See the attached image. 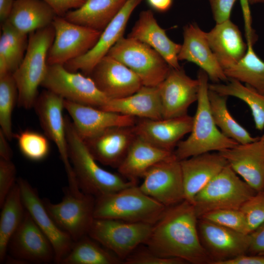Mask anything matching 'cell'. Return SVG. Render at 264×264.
Segmentation results:
<instances>
[{
  "mask_svg": "<svg viewBox=\"0 0 264 264\" xmlns=\"http://www.w3.org/2000/svg\"><path fill=\"white\" fill-rule=\"evenodd\" d=\"M226 84H209V89L225 96H233L245 102L251 110L256 129H264V94L250 86L243 85L234 79H229Z\"/></svg>",
  "mask_w": 264,
  "mask_h": 264,
  "instance_id": "35",
  "label": "cell"
},
{
  "mask_svg": "<svg viewBox=\"0 0 264 264\" xmlns=\"http://www.w3.org/2000/svg\"><path fill=\"white\" fill-rule=\"evenodd\" d=\"M151 46L165 60L172 68L178 69V54L181 44L175 43L158 24L150 10L140 12L138 19L128 36Z\"/></svg>",
  "mask_w": 264,
  "mask_h": 264,
  "instance_id": "26",
  "label": "cell"
},
{
  "mask_svg": "<svg viewBox=\"0 0 264 264\" xmlns=\"http://www.w3.org/2000/svg\"><path fill=\"white\" fill-rule=\"evenodd\" d=\"M15 0H0V19L2 23L9 18Z\"/></svg>",
  "mask_w": 264,
  "mask_h": 264,
  "instance_id": "50",
  "label": "cell"
},
{
  "mask_svg": "<svg viewBox=\"0 0 264 264\" xmlns=\"http://www.w3.org/2000/svg\"><path fill=\"white\" fill-rule=\"evenodd\" d=\"M250 4H255L260 2H264V0H249Z\"/></svg>",
  "mask_w": 264,
  "mask_h": 264,
  "instance_id": "51",
  "label": "cell"
},
{
  "mask_svg": "<svg viewBox=\"0 0 264 264\" xmlns=\"http://www.w3.org/2000/svg\"><path fill=\"white\" fill-rule=\"evenodd\" d=\"M166 208L134 184L95 198L94 218L154 224Z\"/></svg>",
  "mask_w": 264,
  "mask_h": 264,
  "instance_id": "5",
  "label": "cell"
},
{
  "mask_svg": "<svg viewBox=\"0 0 264 264\" xmlns=\"http://www.w3.org/2000/svg\"><path fill=\"white\" fill-rule=\"evenodd\" d=\"M174 156V152L160 149L136 135L117 170L126 179L137 182L153 165Z\"/></svg>",
  "mask_w": 264,
  "mask_h": 264,
  "instance_id": "29",
  "label": "cell"
},
{
  "mask_svg": "<svg viewBox=\"0 0 264 264\" xmlns=\"http://www.w3.org/2000/svg\"><path fill=\"white\" fill-rule=\"evenodd\" d=\"M8 250L12 258L22 264L55 262V252L50 242L26 209L21 224L9 241Z\"/></svg>",
  "mask_w": 264,
  "mask_h": 264,
  "instance_id": "14",
  "label": "cell"
},
{
  "mask_svg": "<svg viewBox=\"0 0 264 264\" xmlns=\"http://www.w3.org/2000/svg\"><path fill=\"white\" fill-rule=\"evenodd\" d=\"M193 116L188 114L161 119L141 118L133 126L135 134L155 146L174 152L182 137L190 133Z\"/></svg>",
  "mask_w": 264,
  "mask_h": 264,
  "instance_id": "22",
  "label": "cell"
},
{
  "mask_svg": "<svg viewBox=\"0 0 264 264\" xmlns=\"http://www.w3.org/2000/svg\"><path fill=\"white\" fill-rule=\"evenodd\" d=\"M89 76L110 99L130 96L143 86L140 78L134 72L107 55L96 64Z\"/></svg>",
  "mask_w": 264,
  "mask_h": 264,
  "instance_id": "19",
  "label": "cell"
},
{
  "mask_svg": "<svg viewBox=\"0 0 264 264\" xmlns=\"http://www.w3.org/2000/svg\"><path fill=\"white\" fill-rule=\"evenodd\" d=\"M198 230L200 242L213 261L212 264L247 254L249 234H244L199 218Z\"/></svg>",
  "mask_w": 264,
  "mask_h": 264,
  "instance_id": "15",
  "label": "cell"
},
{
  "mask_svg": "<svg viewBox=\"0 0 264 264\" xmlns=\"http://www.w3.org/2000/svg\"><path fill=\"white\" fill-rule=\"evenodd\" d=\"M56 16L43 0H15L7 20L18 30L28 34L52 24Z\"/></svg>",
  "mask_w": 264,
  "mask_h": 264,
  "instance_id": "31",
  "label": "cell"
},
{
  "mask_svg": "<svg viewBox=\"0 0 264 264\" xmlns=\"http://www.w3.org/2000/svg\"><path fill=\"white\" fill-rule=\"evenodd\" d=\"M17 182L26 210L50 242L55 252V262L60 264L71 250L74 242L49 215L37 190L22 177L17 179Z\"/></svg>",
  "mask_w": 264,
  "mask_h": 264,
  "instance_id": "16",
  "label": "cell"
},
{
  "mask_svg": "<svg viewBox=\"0 0 264 264\" xmlns=\"http://www.w3.org/2000/svg\"><path fill=\"white\" fill-rule=\"evenodd\" d=\"M157 87L163 119L187 114L189 107L197 101L198 81L188 76L181 67H171L165 79Z\"/></svg>",
  "mask_w": 264,
  "mask_h": 264,
  "instance_id": "17",
  "label": "cell"
},
{
  "mask_svg": "<svg viewBox=\"0 0 264 264\" xmlns=\"http://www.w3.org/2000/svg\"><path fill=\"white\" fill-rule=\"evenodd\" d=\"M216 23L230 20L231 11L236 0H209Z\"/></svg>",
  "mask_w": 264,
  "mask_h": 264,
  "instance_id": "44",
  "label": "cell"
},
{
  "mask_svg": "<svg viewBox=\"0 0 264 264\" xmlns=\"http://www.w3.org/2000/svg\"><path fill=\"white\" fill-rule=\"evenodd\" d=\"M240 209L246 218L250 233L264 222V189L247 199Z\"/></svg>",
  "mask_w": 264,
  "mask_h": 264,
  "instance_id": "41",
  "label": "cell"
},
{
  "mask_svg": "<svg viewBox=\"0 0 264 264\" xmlns=\"http://www.w3.org/2000/svg\"><path fill=\"white\" fill-rule=\"evenodd\" d=\"M198 220L193 204L185 199L166 207L144 244L162 257L178 258L193 264H212L200 242Z\"/></svg>",
  "mask_w": 264,
  "mask_h": 264,
  "instance_id": "1",
  "label": "cell"
},
{
  "mask_svg": "<svg viewBox=\"0 0 264 264\" xmlns=\"http://www.w3.org/2000/svg\"><path fill=\"white\" fill-rule=\"evenodd\" d=\"M205 35L211 49L224 70L238 63L246 53L247 44L239 27L230 20L216 23Z\"/></svg>",
  "mask_w": 264,
  "mask_h": 264,
  "instance_id": "27",
  "label": "cell"
},
{
  "mask_svg": "<svg viewBox=\"0 0 264 264\" xmlns=\"http://www.w3.org/2000/svg\"><path fill=\"white\" fill-rule=\"evenodd\" d=\"M16 169L11 160L0 158V208L15 184Z\"/></svg>",
  "mask_w": 264,
  "mask_h": 264,
  "instance_id": "43",
  "label": "cell"
},
{
  "mask_svg": "<svg viewBox=\"0 0 264 264\" xmlns=\"http://www.w3.org/2000/svg\"><path fill=\"white\" fill-rule=\"evenodd\" d=\"M41 86L64 99L100 108L110 99L90 77L67 70L63 65H48Z\"/></svg>",
  "mask_w": 264,
  "mask_h": 264,
  "instance_id": "10",
  "label": "cell"
},
{
  "mask_svg": "<svg viewBox=\"0 0 264 264\" xmlns=\"http://www.w3.org/2000/svg\"><path fill=\"white\" fill-rule=\"evenodd\" d=\"M18 146L27 158L33 161L44 159L49 152V145L47 138L42 134L30 130L21 132L15 134Z\"/></svg>",
  "mask_w": 264,
  "mask_h": 264,
  "instance_id": "38",
  "label": "cell"
},
{
  "mask_svg": "<svg viewBox=\"0 0 264 264\" xmlns=\"http://www.w3.org/2000/svg\"><path fill=\"white\" fill-rule=\"evenodd\" d=\"M232 170L257 192L264 189V144L259 139L219 152Z\"/></svg>",
  "mask_w": 264,
  "mask_h": 264,
  "instance_id": "24",
  "label": "cell"
},
{
  "mask_svg": "<svg viewBox=\"0 0 264 264\" xmlns=\"http://www.w3.org/2000/svg\"><path fill=\"white\" fill-rule=\"evenodd\" d=\"M52 24L30 33L24 56L12 74L18 88V105L25 109L34 107L38 89L47 72V58L53 42Z\"/></svg>",
  "mask_w": 264,
  "mask_h": 264,
  "instance_id": "4",
  "label": "cell"
},
{
  "mask_svg": "<svg viewBox=\"0 0 264 264\" xmlns=\"http://www.w3.org/2000/svg\"><path fill=\"white\" fill-rule=\"evenodd\" d=\"M0 263L6 258L9 241L21 224L25 212L19 186L17 182L0 208Z\"/></svg>",
  "mask_w": 264,
  "mask_h": 264,
  "instance_id": "32",
  "label": "cell"
},
{
  "mask_svg": "<svg viewBox=\"0 0 264 264\" xmlns=\"http://www.w3.org/2000/svg\"><path fill=\"white\" fill-rule=\"evenodd\" d=\"M259 140L263 143L264 144V133L259 137Z\"/></svg>",
  "mask_w": 264,
  "mask_h": 264,
  "instance_id": "52",
  "label": "cell"
},
{
  "mask_svg": "<svg viewBox=\"0 0 264 264\" xmlns=\"http://www.w3.org/2000/svg\"><path fill=\"white\" fill-rule=\"evenodd\" d=\"M64 99L46 89L38 96L34 105L46 136L56 145L66 173L68 187L79 189L69 160L65 117L63 115Z\"/></svg>",
  "mask_w": 264,
  "mask_h": 264,
  "instance_id": "12",
  "label": "cell"
},
{
  "mask_svg": "<svg viewBox=\"0 0 264 264\" xmlns=\"http://www.w3.org/2000/svg\"><path fill=\"white\" fill-rule=\"evenodd\" d=\"M208 98L210 110L214 122L226 136L239 144L254 142L260 137H253L232 116L227 106V97L209 89Z\"/></svg>",
  "mask_w": 264,
  "mask_h": 264,
  "instance_id": "34",
  "label": "cell"
},
{
  "mask_svg": "<svg viewBox=\"0 0 264 264\" xmlns=\"http://www.w3.org/2000/svg\"><path fill=\"white\" fill-rule=\"evenodd\" d=\"M246 37L247 48L245 55L238 63L224 71L228 79L244 83L264 94V62L253 48L255 36L247 34Z\"/></svg>",
  "mask_w": 264,
  "mask_h": 264,
  "instance_id": "33",
  "label": "cell"
},
{
  "mask_svg": "<svg viewBox=\"0 0 264 264\" xmlns=\"http://www.w3.org/2000/svg\"><path fill=\"white\" fill-rule=\"evenodd\" d=\"M102 110L134 117L162 119L158 87L143 86L134 93L121 98L110 99Z\"/></svg>",
  "mask_w": 264,
  "mask_h": 264,
  "instance_id": "28",
  "label": "cell"
},
{
  "mask_svg": "<svg viewBox=\"0 0 264 264\" xmlns=\"http://www.w3.org/2000/svg\"><path fill=\"white\" fill-rule=\"evenodd\" d=\"M64 109L69 113L74 129L83 139L89 138L114 126H133L136 117L107 111L66 99Z\"/></svg>",
  "mask_w": 264,
  "mask_h": 264,
  "instance_id": "20",
  "label": "cell"
},
{
  "mask_svg": "<svg viewBox=\"0 0 264 264\" xmlns=\"http://www.w3.org/2000/svg\"><path fill=\"white\" fill-rule=\"evenodd\" d=\"M146 1L152 9L160 12H165L169 10L173 2V0H146Z\"/></svg>",
  "mask_w": 264,
  "mask_h": 264,
  "instance_id": "49",
  "label": "cell"
},
{
  "mask_svg": "<svg viewBox=\"0 0 264 264\" xmlns=\"http://www.w3.org/2000/svg\"><path fill=\"white\" fill-rule=\"evenodd\" d=\"M208 79L207 73L199 69L198 104L192 129L190 135L180 141L174 151L179 161L212 151L219 152L239 144L223 134L214 122L209 105Z\"/></svg>",
  "mask_w": 264,
  "mask_h": 264,
  "instance_id": "3",
  "label": "cell"
},
{
  "mask_svg": "<svg viewBox=\"0 0 264 264\" xmlns=\"http://www.w3.org/2000/svg\"><path fill=\"white\" fill-rule=\"evenodd\" d=\"M136 136L133 126H114L83 140L97 161L117 169Z\"/></svg>",
  "mask_w": 264,
  "mask_h": 264,
  "instance_id": "21",
  "label": "cell"
},
{
  "mask_svg": "<svg viewBox=\"0 0 264 264\" xmlns=\"http://www.w3.org/2000/svg\"><path fill=\"white\" fill-rule=\"evenodd\" d=\"M143 178L141 191L165 207L185 199L181 166L175 155L153 165Z\"/></svg>",
  "mask_w": 264,
  "mask_h": 264,
  "instance_id": "13",
  "label": "cell"
},
{
  "mask_svg": "<svg viewBox=\"0 0 264 264\" xmlns=\"http://www.w3.org/2000/svg\"><path fill=\"white\" fill-rule=\"evenodd\" d=\"M61 201L54 203L43 199L45 209L58 226L76 242L88 235L94 219L95 198L68 187L64 188Z\"/></svg>",
  "mask_w": 264,
  "mask_h": 264,
  "instance_id": "8",
  "label": "cell"
},
{
  "mask_svg": "<svg viewBox=\"0 0 264 264\" xmlns=\"http://www.w3.org/2000/svg\"><path fill=\"white\" fill-rule=\"evenodd\" d=\"M177 57L178 61L186 60L196 64L214 83L229 80L209 46L205 32L195 23L184 27L183 43Z\"/></svg>",
  "mask_w": 264,
  "mask_h": 264,
  "instance_id": "23",
  "label": "cell"
},
{
  "mask_svg": "<svg viewBox=\"0 0 264 264\" xmlns=\"http://www.w3.org/2000/svg\"><path fill=\"white\" fill-rule=\"evenodd\" d=\"M179 161L185 199L192 204L196 195L228 164L219 152L205 153Z\"/></svg>",
  "mask_w": 264,
  "mask_h": 264,
  "instance_id": "25",
  "label": "cell"
},
{
  "mask_svg": "<svg viewBox=\"0 0 264 264\" xmlns=\"http://www.w3.org/2000/svg\"><path fill=\"white\" fill-rule=\"evenodd\" d=\"M127 0H87L80 7L67 12L68 21L102 32Z\"/></svg>",
  "mask_w": 264,
  "mask_h": 264,
  "instance_id": "30",
  "label": "cell"
},
{
  "mask_svg": "<svg viewBox=\"0 0 264 264\" xmlns=\"http://www.w3.org/2000/svg\"><path fill=\"white\" fill-rule=\"evenodd\" d=\"M257 192L227 164L195 196L193 205L198 219L220 209H240Z\"/></svg>",
  "mask_w": 264,
  "mask_h": 264,
  "instance_id": "6",
  "label": "cell"
},
{
  "mask_svg": "<svg viewBox=\"0 0 264 264\" xmlns=\"http://www.w3.org/2000/svg\"><path fill=\"white\" fill-rule=\"evenodd\" d=\"M18 100V88L12 74L0 77V130L8 140L14 137L12 114Z\"/></svg>",
  "mask_w": 264,
  "mask_h": 264,
  "instance_id": "37",
  "label": "cell"
},
{
  "mask_svg": "<svg viewBox=\"0 0 264 264\" xmlns=\"http://www.w3.org/2000/svg\"><path fill=\"white\" fill-rule=\"evenodd\" d=\"M1 35L6 40L14 72L21 64L27 49V34L18 30L7 20L2 23Z\"/></svg>",
  "mask_w": 264,
  "mask_h": 264,
  "instance_id": "39",
  "label": "cell"
},
{
  "mask_svg": "<svg viewBox=\"0 0 264 264\" xmlns=\"http://www.w3.org/2000/svg\"><path fill=\"white\" fill-rule=\"evenodd\" d=\"M137 247L124 261L125 264H184V260L175 257H162L147 247Z\"/></svg>",
  "mask_w": 264,
  "mask_h": 264,
  "instance_id": "42",
  "label": "cell"
},
{
  "mask_svg": "<svg viewBox=\"0 0 264 264\" xmlns=\"http://www.w3.org/2000/svg\"><path fill=\"white\" fill-rule=\"evenodd\" d=\"M52 25L55 37L48 53V65H64L85 55L96 44L102 33L58 16L55 17Z\"/></svg>",
  "mask_w": 264,
  "mask_h": 264,
  "instance_id": "11",
  "label": "cell"
},
{
  "mask_svg": "<svg viewBox=\"0 0 264 264\" xmlns=\"http://www.w3.org/2000/svg\"><path fill=\"white\" fill-rule=\"evenodd\" d=\"M219 264H264V255L244 254Z\"/></svg>",
  "mask_w": 264,
  "mask_h": 264,
  "instance_id": "47",
  "label": "cell"
},
{
  "mask_svg": "<svg viewBox=\"0 0 264 264\" xmlns=\"http://www.w3.org/2000/svg\"><path fill=\"white\" fill-rule=\"evenodd\" d=\"M65 121L69 160L78 186L83 192L96 198L137 184L119 174L101 168L77 133L72 122L67 116Z\"/></svg>",
  "mask_w": 264,
  "mask_h": 264,
  "instance_id": "2",
  "label": "cell"
},
{
  "mask_svg": "<svg viewBox=\"0 0 264 264\" xmlns=\"http://www.w3.org/2000/svg\"><path fill=\"white\" fill-rule=\"evenodd\" d=\"M247 254L264 255V222L249 233Z\"/></svg>",
  "mask_w": 264,
  "mask_h": 264,
  "instance_id": "46",
  "label": "cell"
},
{
  "mask_svg": "<svg viewBox=\"0 0 264 264\" xmlns=\"http://www.w3.org/2000/svg\"><path fill=\"white\" fill-rule=\"evenodd\" d=\"M54 10L57 16L64 17L68 11L82 6L87 0H43Z\"/></svg>",
  "mask_w": 264,
  "mask_h": 264,
  "instance_id": "45",
  "label": "cell"
},
{
  "mask_svg": "<svg viewBox=\"0 0 264 264\" xmlns=\"http://www.w3.org/2000/svg\"><path fill=\"white\" fill-rule=\"evenodd\" d=\"M107 55L129 67L140 78L143 85L147 87L158 86L171 68L162 56L151 46L128 37L121 38Z\"/></svg>",
  "mask_w": 264,
  "mask_h": 264,
  "instance_id": "7",
  "label": "cell"
},
{
  "mask_svg": "<svg viewBox=\"0 0 264 264\" xmlns=\"http://www.w3.org/2000/svg\"><path fill=\"white\" fill-rule=\"evenodd\" d=\"M143 0H127L118 14L102 32L94 47L85 55L69 61L64 66L69 71L81 70L90 74L96 64L107 55L111 47L123 36L131 15Z\"/></svg>",
  "mask_w": 264,
  "mask_h": 264,
  "instance_id": "18",
  "label": "cell"
},
{
  "mask_svg": "<svg viewBox=\"0 0 264 264\" xmlns=\"http://www.w3.org/2000/svg\"><path fill=\"white\" fill-rule=\"evenodd\" d=\"M200 218L244 234H249L246 218L240 209L217 210L208 212Z\"/></svg>",
  "mask_w": 264,
  "mask_h": 264,
  "instance_id": "40",
  "label": "cell"
},
{
  "mask_svg": "<svg viewBox=\"0 0 264 264\" xmlns=\"http://www.w3.org/2000/svg\"><path fill=\"white\" fill-rule=\"evenodd\" d=\"M8 140L4 133L0 130V158L11 160L13 156V152Z\"/></svg>",
  "mask_w": 264,
  "mask_h": 264,
  "instance_id": "48",
  "label": "cell"
},
{
  "mask_svg": "<svg viewBox=\"0 0 264 264\" xmlns=\"http://www.w3.org/2000/svg\"><path fill=\"white\" fill-rule=\"evenodd\" d=\"M123 263L112 252L86 235L74 242L60 264H119Z\"/></svg>",
  "mask_w": 264,
  "mask_h": 264,
  "instance_id": "36",
  "label": "cell"
},
{
  "mask_svg": "<svg viewBox=\"0 0 264 264\" xmlns=\"http://www.w3.org/2000/svg\"><path fill=\"white\" fill-rule=\"evenodd\" d=\"M153 224L118 220L94 219L88 235L124 262L139 246L145 244Z\"/></svg>",
  "mask_w": 264,
  "mask_h": 264,
  "instance_id": "9",
  "label": "cell"
}]
</instances>
